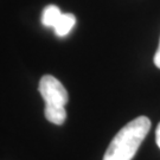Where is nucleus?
Listing matches in <instances>:
<instances>
[{
    "label": "nucleus",
    "mask_w": 160,
    "mask_h": 160,
    "mask_svg": "<svg viewBox=\"0 0 160 160\" xmlns=\"http://www.w3.org/2000/svg\"><path fill=\"white\" fill-rule=\"evenodd\" d=\"M151 121L146 116H139L122 127L109 143L103 160H132L148 134Z\"/></svg>",
    "instance_id": "1"
},
{
    "label": "nucleus",
    "mask_w": 160,
    "mask_h": 160,
    "mask_svg": "<svg viewBox=\"0 0 160 160\" xmlns=\"http://www.w3.org/2000/svg\"><path fill=\"white\" fill-rule=\"evenodd\" d=\"M38 90L45 101L44 114L46 120L55 125H63L67 119L65 104L69 100L67 89L56 77L44 75L39 81Z\"/></svg>",
    "instance_id": "2"
},
{
    "label": "nucleus",
    "mask_w": 160,
    "mask_h": 160,
    "mask_svg": "<svg viewBox=\"0 0 160 160\" xmlns=\"http://www.w3.org/2000/svg\"><path fill=\"white\" fill-rule=\"evenodd\" d=\"M76 24V18L71 13H62L56 25L53 26V31L58 37H65L72 30Z\"/></svg>",
    "instance_id": "3"
},
{
    "label": "nucleus",
    "mask_w": 160,
    "mask_h": 160,
    "mask_svg": "<svg viewBox=\"0 0 160 160\" xmlns=\"http://www.w3.org/2000/svg\"><path fill=\"white\" fill-rule=\"evenodd\" d=\"M62 16V12L59 10V7L56 5H49L43 10L42 13V24L46 28H52L56 25L58 19Z\"/></svg>",
    "instance_id": "4"
},
{
    "label": "nucleus",
    "mask_w": 160,
    "mask_h": 160,
    "mask_svg": "<svg viewBox=\"0 0 160 160\" xmlns=\"http://www.w3.org/2000/svg\"><path fill=\"white\" fill-rule=\"evenodd\" d=\"M154 64L157 68L160 69V40H159V46H158L157 52H155V55H154Z\"/></svg>",
    "instance_id": "5"
},
{
    "label": "nucleus",
    "mask_w": 160,
    "mask_h": 160,
    "mask_svg": "<svg viewBox=\"0 0 160 160\" xmlns=\"http://www.w3.org/2000/svg\"><path fill=\"white\" fill-rule=\"evenodd\" d=\"M155 138H157V145H158V147L160 148V123L158 128H157V132H155Z\"/></svg>",
    "instance_id": "6"
}]
</instances>
